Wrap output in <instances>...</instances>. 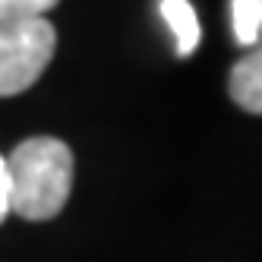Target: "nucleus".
<instances>
[{
    "label": "nucleus",
    "mask_w": 262,
    "mask_h": 262,
    "mask_svg": "<svg viewBox=\"0 0 262 262\" xmlns=\"http://www.w3.org/2000/svg\"><path fill=\"white\" fill-rule=\"evenodd\" d=\"M10 212L48 221L63 212L73 193V152L57 136H32L7 155Z\"/></svg>",
    "instance_id": "1"
},
{
    "label": "nucleus",
    "mask_w": 262,
    "mask_h": 262,
    "mask_svg": "<svg viewBox=\"0 0 262 262\" xmlns=\"http://www.w3.org/2000/svg\"><path fill=\"white\" fill-rule=\"evenodd\" d=\"M57 51V32L45 16L0 23V98L32 89Z\"/></svg>",
    "instance_id": "2"
},
{
    "label": "nucleus",
    "mask_w": 262,
    "mask_h": 262,
    "mask_svg": "<svg viewBox=\"0 0 262 262\" xmlns=\"http://www.w3.org/2000/svg\"><path fill=\"white\" fill-rule=\"evenodd\" d=\"M228 92L234 104H240L250 114H262V45L231 67L228 76Z\"/></svg>",
    "instance_id": "3"
},
{
    "label": "nucleus",
    "mask_w": 262,
    "mask_h": 262,
    "mask_svg": "<svg viewBox=\"0 0 262 262\" xmlns=\"http://www.w3.org/2000/svg\"><path fill=\"white\" fill-rule=\"evenodd\" d=\"M158 10H161V19L167 23V29H171L174 38H177V54L180 57H190L199 48V38H202L199 16H196L193 4L190 0H161Z\"/></svg>",
    "instance_id": "4"
},
{
    "label": "nucleus",
    "mask_w": 262,
    "mask_h": 262,
    "mask_svg": "<svg viewBox=\"0 0 262 262\" xmlns=\"http://www.w3.org/2000/svg\"><path fill=\"white\" fill-rule=\"evenodd\" d=\"M231 29L243 48H253L262 35V0H231Z\"/></svg>",
    "instance_id": "5"
},
{
    "label": "nucleus",
    "mask_w": 262,
    "mask_h": 262,
    "mask_svg": "<svg viewBox=\"0 0 262 262\" xmlns=\"http://www.w3.org/2000/svg\"><path fill=\"white\" fill-rule=\"evenodd\" d=\"M60 0H0V23H23V19H35L45 16L48 10H54Z\"/></svg>",
    "instance_id": "6"
},
{
    "label": "nucleus",
    "mask_w": 262,
    "mask_h": 262,
    "mask_svg": "<svg viewBox=\"0 0 262 262\" xmlns=\"http://www.w3.org/2000/svg\"><path fill=\"white\" fill-rule=\"evenodd\" d=\"M10 215V177H7V158L0 155V224Z\"/></svg>",
    "instance_id": "7"
}]
</instances>
